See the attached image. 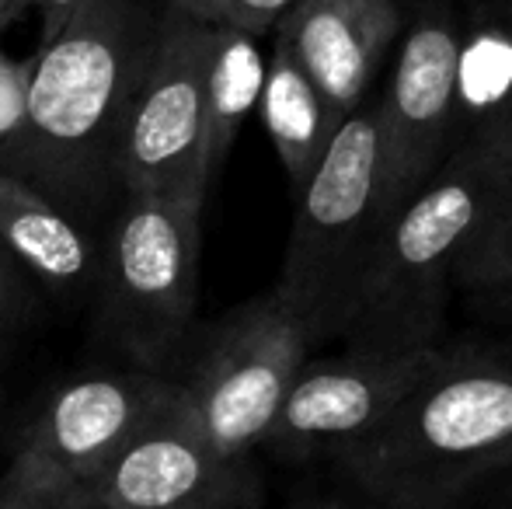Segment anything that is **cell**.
Returning a JSON list of instances; mask_svg holds the SVG:
<instances>
[{
    "label": "cell",
    "mask_w": 512,
    "mask_h": 509,
    "mask_svg": "<svg viewBox=\"0 0 512 509\" xmlns=\"http://www.w3.org/2000/svg\"><path fill=\"white\" fill-rule=\"evenodd\" d=\"M457 290L467 297H512V182L495 192L457 265Z\"/></svg>",
    "instance_id": "cell-16"
},
{
    "label": "cell",
    "mask_w": 512,
    "mask_h": 509,
    "mask_svg": "<svg viewBox=\"0 0 512 509\" xmlns=\"http://www.w3.org/2000/svg\"><path fill=\"white\" fill-rule=\"evenodd\" d=\"M0 241L42 290L67 304H81L102 286L105 255L81 217L7 168H0Z\"/></svg>",
    "instance_id": "cell-13"
},
{
    "label": "cell",
    "mask_w": 512,
    "mask_h": 509,
    "mask_svg": "<svg viewBox=\"0 0 512 509\" xmlns=\"http://www.w3.org/2000/svg\"><path fill=\"white\" fill-rule=\"evenodd\" d=\"M262 123L272 140L279 164H283L290 196L297 199L317 171L321 157L328 154L331 140L338 133V123L331 116L328 102L317 91V84L307 77V70L297 63L283 39L272 35L269 74L262 91Z\"/></svg>",
    "instance_id": "cell-14"
},
{
    "label": "cell",
    "mask_w": 512,
    "mask_h": 509,
    "mask_svg": "<svg viewBox=\"0 0 512 509\" xmlns=\"http://www.w3.org/2000/svg\"><path fill=\"white\" fill-rule=\"evenodd\" d=\"M290 509H356V506L345 503L342 496H304V499H297Z\"/></svg>",
    "instance_id": "cell-23"
},
{
    "label": "cell",
    "mask_w": 512,
    "mask_h": 509,
    "mask_svg": "<svg viewBox=\"0 0 512 509\" xmlns=\"http://www.w3.org/2000/svg\"><path fill=\"white\" fill-rule=\"evenodd\" d=\"M0 356H4V339H0Z\"/></svg>",
    "instance_id": "cell-26"
},
{
    "label": "cell",
    "mask_w": 512,
    "mask_h": 509,
    "mask_svg": "<svg viewBox=\"0 0 512 509\" xmlns=\"http://www.w3.org/2000/svg\"><path fill=\"white\" fill-rule=\"evenodd\" d=\"M488 304L495 307V314H499V318L495 321H509L512 325V297H499V300H488ZM495 349H499V353H506L509 360H512V332L506 335V339H499V342H492Z\"/></svg>",
    "instance_id": "cell-22"
},
{
    "label": "cell",
    "mask_w": 512,
    "mask_h": 509,
    "mask_svg": "<svg viewBox=\"0 0 512 509\" xmlns=\"http://www.w3.org/2000/svg\"><path fill=\"white\" fill-rule=\"evenodd\" d=\"M171 398L175 381L157 370L77 377L42 401L21 433L18 454L84 485L108 468Z\"/></svg>",
    "instance_id": "cell-11"
},
{
    "label": "cell",
    "mask_w": 512,
    "mask_h": 509,
    "mask_svg": "<svg viewBox=\"0 0 512 509\" xmlns=\"http://www.w3.org/2000/svg\"><path fill=\"white\" fill-rule=\"evenodd\" d=\"M168 0H81L28 67L25 109L0 168L28 178L81 220L119 185V143L154 60Z\"/></svg>",
    "instance_id": "cell-1"
},
{
    "label": "cell",
    "mask_w": 512,
    "mask_h": 509,
    "mask_svg": "<svg viewBox=\"0 0 512 509\" xmlns=\"http://www.w3.org/2000/svg\"><path fill=\"white\" fill-rule=\"evenodd\" d=\"M495 171L502 182H512V84L509 91L481 116V123L464 136Z\"/></svg>",
    "instance_id": "cell-19"
},
{
    "label": "cell",
    "mask_w": 512,
    "mask_h": 509,
    "mask_svg": "<svg viewBox=\"0 0 512 509\" xmlns=\"http://www.w3.org/2000/svg\"><path fill=\"white\" fill-rule=\"evenodd\" d=\"M439 353L443 346L401 356L345 349L342 356L307 360L286 394L265 450L283 461H331L342 447L370 433L436 367Z\"/></svg>",
    "instance_id": "cell-10"
},
{
    "label": "cell",
    "mask_w": 512,
    "mask_h": 509,
    "mask_svg": "<svg viewBox=\"0 0 512 509\" xmlns=\"http://www.w3.org/2000/svg\"><path fill=\"white\" fill-rule=\"evenodd\" d=\"M387 210V140L380 98H366L331 140L297 199L283 272L272 290L286 300L310 342L345 339Z\"/></svg>",
    "instance_id": "cell-3"
},
{
    "label": "cell",
    "mask_w": 512,
    "mask_h": 509,
    "mask_svg": "<svg viewBox=\"0 0 512 509\" xmlns=\"http://www.w3.org/2000/svg\"><path fill=\"white\" fill-rule=\"evenodd\" d=\"M81 492L91 509H258L262 475L199 433L175 384V398Z\"/></svg>",
    "instance_id": "cell-9"
},
{
    "label": "cell",
    "mask_w": 512,
    "mask_h": 509,
    "mask_svg": "<svg viewBox=\"0 0 512 509\" xmlns=\"http://www.w3.org/2000/svg\"><path fill=\"white\" fill-rule=\"evenodd\" d=\"M32 272L11 255V248L0 241V339L18 332L35 307Z\"/></svg>",
    "instance_id": "cell-20"
},
{
    "label": "cell",
    "mask_w": 512,
    "mask_h": 509,
    "mask_svg": "<svg viewBox=\"0 0 512 509\" xmlns=\"http://www.w3.org/2000/svg\"><path fill=\"white\" fill-rule=\"evenodd\" d=\"M464 39L446 4H429L401 32L391 84L380 95L387 140L391 220L436 178L457 150Z\"/></svg>",
    "instance_id": "cell-8"
},
{
    "label": "cell",
    "mask_w": 512,
    "mask_h": 509,
    "mask_svg": "<svg viewBox=\"0 0 512 509\" xmlns=\"http://www.w3.org/2000/svg\"><path fill=\"white\" fill-rule=\"evenodd\" d=\"M32 4L42 7V46H49L60 35V28L67 25L70 14L77 11L81 0H32Z\"/></svg>",
    "instance_id": "cell-21"
},
{
    "label": "cell",
    "mask_w": 512,
    "mask_h": 509,
    "mask_svg": "<svg viewBox=\"0 0 512 509\" xmlns=\"http://www.w3.org/2000/svg\"><path fill=\"white\" fill-rule=\"evenodd\" d=\"M401 32L394 0H297L272 35L290 46L342 126L366 102Z\"/></svg>",
    "instance_id": "cell-12"
},
{
    "label": "cell",
    "mask_w": 512,
    "mask_h": 509,
    "mask_svg": "<svg viewBox=\"0 0 512 509\" xmlns=\"http://www.w3.org/2000/svg\"><path fill=\"white\" fill-rule=\"evenodd\" d=\"M0 509H91L77 482L56 475L53 468L14 454L0 478Z\"/></svg>",
    "instance_id": "cell-17"
},
{
    "label": "cell",
    "mask_w": 512,
    "mask_h": 509,
    "mask_svg": "<svg viewBox=\"0 0 512 509\" xmlns=\"http://www.w3.org/2000/svg\"><path fill=\"white\" fill-rule=\"evenodd\" d=\"M297 0H168V7L213 28H237L255 39L272 35Z\"/></svg>",
    "instance_id": "cell-18"
},
{
    "label": "cell",
    "mask_w": 512,
    "mask_h": 509,
    "mask_svg": "<svg viewBox=\"0 0 512 509\" xmlns=\"http://www.w3.org/2000/svg\"><path fill=\"white\" fill-rule=\"evenodd\" d=\"M314 346L276 290L223 314L203 335L178 398L213 447L251 457L265 447Z\"/></svg>",
    "instance_id": "cell-6"
},
{
    "label": "cell",
    "mask_w": 512,
    "mask_h": 509,
    "mask_svg": "<svg viewBox=\"0 0 512 509\" xmlns=\"http://www.w3.org/2000/svg\"><path fill=\"white\" fill-rule=\"evenodd\" d=\"M331 464L373 509H453L512 468V360L492 342L443 349L436 367Z\"/></svg>",
    "instance_id": "cell-2"
},
{
    "label": "cell",
    "mask_w": 512,
    "mask_h": 509,
    "mask_svg": "<svg viewBox=\"0 0 512 509\" xmlns=\"http://www.w3.org/2000/svg\"><path fill=\"white\" fill-rule=\"evenodd\" d=\"M269 60L258 39L237 28H213L206 67V171L209 189L220 178L223 161L234 150L244 119L262 105Z\"/></svg>",
    "instance_id": "cell-15"
},
{
    "label": "cell",
    "mask_w": 512,
    "mask_h": 509,
    "mask_svg": "<svg viewBox=\"0 0 512 509\" xmlns=\"http://www.w3.org/2000/svg\"><path fill=\"white\" fill-rule=\"evenodd\" d=\"M206 199L126 192L108 227L98 321L136 367L157 370L189 339Z\"/></svg>",
    "instance_id": "cell-5"
},
{
    "label": "cell",
    "mask_w": 512,
    "mask_h": 509,
    "mask_svg": "<svg viewBox=\"0 0 512 509\" xmlns=\"http://www.w3.org/2000/svg\"><path fill=\"white\" fill-rule=\"evenodd\" d=\"M502 185L499 171L460 140L436 178L387 227L342 339L345 349L401 356L439 346L460 255Z\"/></svg>",
    "instance_id": "cell-4"
},
{
    "label": "cell",
    "mask_w": 512,
    "mask_h": 509,
    "mask_svg": "<svg viewBox=\"0 0 512 509\" xmlns=\"http://www.w3.org/2000/svg\"><path fill=\"white\" fill-rule=\"evenodd\" d=\"M213 25L164 7L154 60L133 98L119 143L126 192L206 199V67Z\"/></svg>",
    "instance_id": "cell-7"
},
{
    "label": "cell",
    "mask_w": 512,
    "mask_h": 509,
    "mask_svg": "<svg viewBox=\"0 0 512 509\" xmlns=\"http://www.w3.org/2000/svg\"><path fill=\"white\" fill-rule=\"evenodd\" d=\"M25 7H32V0H0V32H4Z\"/></svg>",
    "instance_id": "cell-24"
},
{
    "label": "cell",
    "mask_w": 512,
    "mask_h": 509,
    "mask_svg": "<svg viewBox=\"0 0 512 509\" xmlns=\"http://www.w3.org/2000/svg\"><path fill=\"white\" fill-rule=\"evenodd\" d=\"M512 471V468H509ZM499 509H512V482L506 485V492H502V506Z\"/></svg>",
    "instance_id": "cell-25"
}]
</instances>
